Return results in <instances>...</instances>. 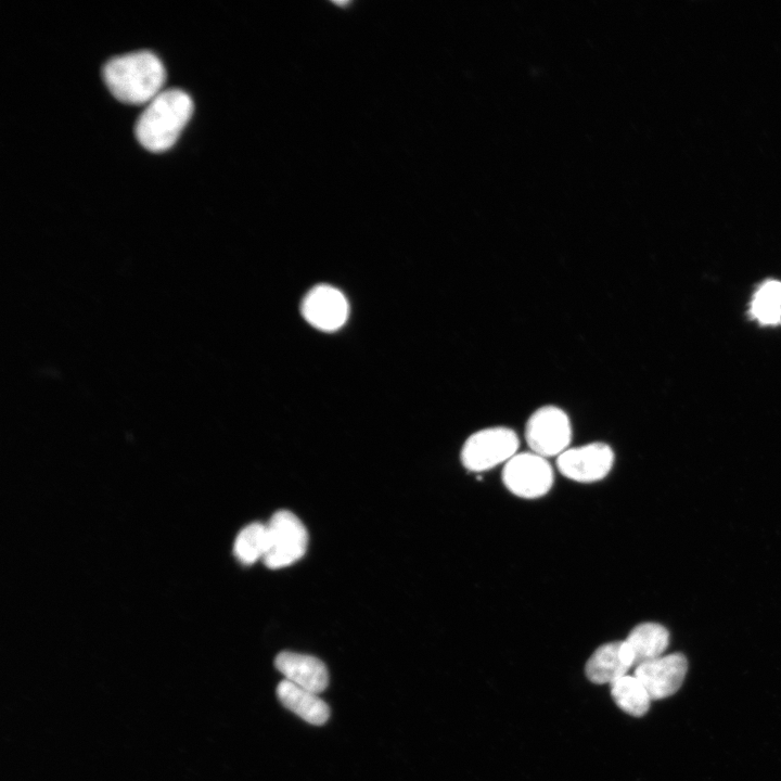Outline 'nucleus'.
Instances as JSON below:
<instances>
[{"label":"nucleus","mask_w":781,"mask_h":781,"mask_svg":"<svg viewBox=\"0 0 781 781\" xmlns=\"http://www.w3.org/2000/svg\"><path fill=\"white\" fill-rule=\"evenodd\" d=\"M162 61L150 51H136L108 60L103 67V79L121 102L143 104L151 102L165 82Z\"/></svg>","instance_id":"obj_1"},{"label":"nucleus","mask_w":781,"mask_h":781,"mask_svg":"<svg viewBox=\"0 0 781 781\" xmlns=\"http://www.w3.org/2000/svg\"><path fill=\"white\" fill-rule=\"evenodd\" d=\"M193 103L188 93L169 89L158 93L136 124L138 141L151 152L168 150L192 115Z\"/></svg>","instance_id":"obj_2"},{"label":"nucleus","mask_w":781,"mask_h":781,"mask_svg":"<svg viewBox=\"0 0 781 781\" xmlns=\"http://www.w3.org/2000/svg\"><path fill=\"white\" fill-rule=\"evenodd\" d=\"M520 439L505 426L482 428L470 435L461 448V462L471 472H483L504 464L517 453Z\"/></svg>","instance_id":"obj_3"},{"label":"nucleus","mask_w":781,"mask_h":781,"mask_svg":"<svg viewBox=\"0 0 781 781\" xmlns=\"http://www.w3.org/2000/svg\"><path fill=\"white\" fill-rule=\"evenodd\" d=\"M267 528V549L263 559L271 569H279L298 561L306 552L308 534L302 521L292 512H276Z\"/></svg>","instance_id":"obj_4"},{"label":"nucleus","mask_w":781,"mask_h":781,"mask_svg":"<svg viewBox=\"0 0 781 781\" xmlns=\"http://www.w3.org/2000/svg\"><path fill=\"white\" fill-rule=\"evenodd\" d=\"M524 435L530 451L547 459L558 458L569 448L572 423L563 409L546 405L529 415Z\"/></svg>","instance_id":"obj_5"},{"label":"nucleus","mask_w":781,"mask_h":781,"mask_svg":"<svg viewBox=\"0 0 781 781\" xmlns=\"http://www.w3.org/2000/svg\"><path fill=\"white\" fill-rule=\"evenodd\" d=\"M501 477L511 494L524 499L542 497L553 485L551 464L533 451L514 454L504 463Z\"/></svg>","instance_id":"obj_6"},{"label":"nucleus","mask_w":781,"mask_h":781,"mask_svg":"<svg viewBox=\"0 0 781 781\" xmlns=\"http://www.w3.org/2000/svg\"><path fill=\"white\" fill-rule=\"evenodd\" d=\"M614 464V451L602 441L566 449L556 458L559 472L577 483H594L603 479Z\"/></svg>","instance_id":"obj_7"},{"label":"nucleus","mask_w":781,"mask_h":781,"mask_svg":"<svg viewBox=\"0 0 781 781\" xmlns=\"http://www.w3.org/2000/svg\"><path fill=\"white\" fill-rule=\"evenodd\" d=\"M687 670L686 656L673 653L636 666L633 676L644 686L651 700H661L680 689Z\"/></svg>","instance_id":"obj_8"},{"label":"nucleus","mask_w":781,"mask_h":781,"mask_svg":"<svg viewBox=\"0 0 781 781\" xmlns=\"http://www.w3.org/2000/svg\"><path fill=\"white\" fill-rule=\"evenodd\" d=\"M348 311V303L344 294L325 284L312 287L302 303L304 318L321 331L338 330L346 322Z\"/></svg>","instance_id":"obj_9"},{"label":"nucleus","mask_w":781,"mask_h":781,"mask_svg":"<svg viewBox=\"0 0 781 781\" xmlns=\"http://www.w3.org/2000/svg\"><path fill=\"white\" fill-rule=\"evenodd\" d=\"M635 666L633 657L624 641H613L599 646L586 663L587 678L597 684L610 683L627 675Z\"/></svg>","instance_id":"obj_10"},{"label":"nucleus","mask_w":781,"mask_h":781,"mask_svg":"<svg viewBox=\"0 0 781 781\" xmlns=\"http://www.w3.org/2000/svg\"><path fill=\"white\" fill-rule=\"evenodd\" d=\"M274 664L285 680L300 688L319 694L328 686L327 667L315 656L284 651L276 657Z\"/></svg>","instance_id":"obj_11"},{"label":"nucleus","mask_w":781,"mask_h":781,"mask_svg":"<svg viewBox=\"0 0 781 781\" xmlns=\"http://www.w3.org/2000/svg\"><path fill=\"white\" fill-rule=\"evenodd\" d=\"M277 694L287 709L311 725L320 726L329 718V706L318 693L284 679L278 684Z\"/></svg>","instance_id":"obj_12"},{"label":"nucleus","mask_w":781,"mask_h":781,"mask_svg":"<svg viewBox=\"0 0 781 781\" xmlns=\"http://www.w3.org/2000/svg\"><path fill=\"white\" fill-rule=\"evenodd\" d=\"M625 642L636 667L663 655L669 643V632L661 624L641 623L631 629Z\"/></svg>","instance_id":"obj_13"},{"label":"nucleus","mask_w":781,"mask_h":781,"mask_svg":"<svg viewBox=\"0 0 781 781\" xmlns=\"http://www.w3.org/2000/svg\"><path fill=\"white\" fill-rule=\"evenodd\" d=\"M611 693L616 705L635 717L643 716L649 710L652 701L638 678L629 675L614 681L611 684Z\"/></svg>","instance_id":"obj_14"},{"label":"nucleus","mask_w":781,"mask_h":781,"mask_svg":"<svg viewBox=\"0 0 781 781\" xmlns=\"http://www.w3.org/2000/svg\"><path fill=\"white\" fill-rule=\"evenodd\" d=\"M750 312L763 325L781 323V282L768 280L763 283L754 294Z\"/></svg>","instance_id":"obj_15"},{"label":"nucleus","mask_w":781,"mask_h":781,"mask_svg":"<svg viewBox=\"0 0 781 781\" xmlns=\"http://www.w3.org/2000/svg\"><path fill=\"white\" fill-rule=\"evenodd\" d=\"M267 549L266 524L253 523L245 526L234 541L235 556L244 564L264 559Z\"/></svg>","instance_id":"obj_16"}]
</instances>
